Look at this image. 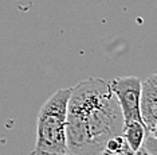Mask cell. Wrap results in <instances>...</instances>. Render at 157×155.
I'll return each mask as SVG.
<instances>
[{"mask_svg":"<svg viewBox=\"0 0 157 155\" xmlns=\"http://www.w3.org/2000/svg\"><path fill=\"white\" fill-rule=\"evenodd\" d=\"M124 119L109 81L90 77L70 91L66 147L70 155H97L109 139L122 135Z\"/></svg>","mask_w":157,"mask_h":155,"instance_id":"cell-1","label":"cell"},{"mask_svg":"<svg viewBox=\"0 0 157 155\" xmlns=\"http://www.w3.org/2000/svg\"><path fill=\"white\" fill-rule=\"evenodd\" d=\"M71 88L58 89L38 113L35 151L62 154L66 147V115Z\"/></svg>","mask_w":157,"mask_h":155,"instance_id":"cell-2","label":"cell"},{"mask_svg":"<svg viewBox=\"0 0 157 155\" xmlns=\"http://www.w3.org/2000/svg\"><path fill=\"white\" fill-rule=\"evenodd\" d=\"M110 89L118 101L124 123L141 121L140 116V92L141 80L136 75L117 77L109 81Z\"/></svg>","mask_w":157,"mask_h":155,"instance_id":"cell-3","label":"cell"},{"mask_svg":"<svg viewBox=\"0 0 157 155\" xmlns=\"http://www.w3.org/2000/svg\"><path fill=\"white\" fill-rule=\"evenodd\" d=\"M140 116L146 127V138H156L157 128V74H151L141 81Z\"/></svg>","mask_w":157,"mask_h":155,"instance_id":"cell-4","label":"cell"},{"mask_svg":"<svg viewBox=\"0 0 157 155\" xmlns=\"http://www.w3.org/2000/svg\"><path fill=\"white\" fill-rule=\"evenodd\" d=\"M148 135L146 127L142 121H130V123H124L122 127V136L126 140L129 149L136 153L140 147L144 145V140Z\"/></svg>","mask_w":157,"mask_h":155,"instance_id":"cell-5","label":"cell"},{"mask_svg":"<svg viewBox=\"0 0 157 155\" xmlns=\"http://www.w3.org/2000/svg\"><path fill=\"white\" fill-rule=\"evenodd\" d=\"M30 155H70L69 153H62V154H52V153H42V151H33Z\"/></svg>","mask_w":157,"mask_h":155,"instance_id":"cell-6","label":"cell"}]
</instances>
